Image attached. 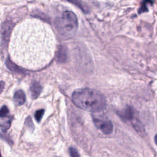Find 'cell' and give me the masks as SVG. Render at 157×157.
<instances>
[{"label":"cell","mask_w":157,"mask_h":157,"mask_svg":"<svg viewBox=\"0 0 157 157\" xmlns=\"http://www.w3.org/2000/svg\"><path fill=\"white\" fill-rule=\"evenodd\" d=\"M56 43L50 27L37 19L21 22L14 29L9 53L13 61L30 69L42 68L54 56Z\"/></svg>","instance_id":"6da1fadb"},{"label":"cell","mask_w":157,"mask_h":157,"mask_svg":"<svg viewBox=\"0 0 157 157\" xmlns=\"http://www.w3.org/2000/svg\"><path fill=\"white\" fill-rule=\"evenodd\" d=\"M74 104L78 107L91 112L102 111L106 107V99L101 93L90 88L75 90L72 96Z\"/></svg>","instance_id":"7a4b0ae2"},{"label":"cell","mask_w":157,"mask_h":157,"mask_svg":"<svg viewBox=\"0 0 157 157\" xmlns=\"http://www.w3.org/2000/svg\"><path fill=\"white\" fill-rule=\"evenodd\" d=\"M55 29L63 37L74 36L78 28V21L75 15L71 11L64 12L61 17H56L54 21Z\"/></svg>","instance_id":"3957f363"},{"label":"cell","mask_w":157,"mask_h":157,"mask_svg":"<svg viewBox=\"0 0 157 157\" xmlns=\"http://www.w3.org/2000/svg\"><path fill=\"white\" fill-rule=\"evenodd\" d=\"M120 117L126 121H129L131 122L134 128L141 134H144L145 131L143 126L140 121L136 118L135 112L133 109L129 106H127L125 109L122 110L118 113Z\"/></svg>","instance_id":"277c9868"},{"label":"cell","mask_w":157,"mask_h":157,"mask_svg":"<svg viewBox=\"0 0 157 157\" xmlns=\"http://www.w3.org/2000/svg\"><path fill=\"white\" fill-rule=\"evenodd\" d=\"M94 125L105 134H109L113 131V124L110 120L106 117L101 116L93 117Z\"/></svg>","instance_id":"5b68a950"},{"label":"cell","mask_w":157,"mask_h":157,"mask_svg":"<svg viewBox=\"0 0 157 157\" xmlns=\"http://www.w3.org/2000/svg\"><path fill=\"white\" fill-rule=\"evenodd\" d=\"M26 101V97L24 92L22 90L16 91L13 96V101L17 105H23Z\"/></svg>","instance_id":"8992f818"},{"label":"cell","mask_w":157,"mask_h":157,"mask_svg":"<svg viewBox=\"0 0 157 157\" xmlns=\"http://www.w3.org/2000/svg\"><path fill=\"white\" fill-rule=\"evenodd\" d=\"M42 91V86L40 85L36 82L32 83L30 87V93L33 99H36L40 94Z\"/></svg>","instance_id":"52a82bcc"},{"label":"cell","mask_w":157,"mask_h":157,"mask_svg":"<svg viewBox=\"0 0 157 157\" xmlns=\"http://www.w3.org/2000/svg\"><path fill=\"white\" fill-rule=\"evenodd\" d=\"M56 58L58 62L63 63L65 62L67 59V51L65 47L61 46L58 49L56 54Z\"/></svg>","instance_id":"ba28073f"},{"label":"cell","mask_w":157,"mask_h":157,"mask_svg":"<svg viewBox=\"0 0 157 157\" xmlns=\"http://www.w3.org/2000/svg\"><path fill=\"white\" fill-rule=\"evenodd\" d=\"M11 121H12V118H10V117H7V119H4V120L2 119H1V129L2 131L5 132L7 129H9V128L10 126Z\"/></svg>","instance_id":"9c48e42d"},{"label":"cell","mask_w":157,"mask_h":157,"mask_svg":"<svg viewBox=\"0 0 157 157\" xmlns=\"http://www.w3.org/2000/svg\"><path fill=\"white\" fill-rule=\"evenodd\" d=\"M153 1L152 0H144L142 2L141 6L139 10V13H140L148 11L147 5L153 4Z\"/></svg>","instance_id":"30bf717a"},{"label":"cell","mask_w":157,"mask_h":157,"mask_svg":"<svg viewBox=\"0 0 157 157\" xmlns=\"http://www.w3.org/2000/svg\"><path fill=\"white\" fill-rule=\"evenodd\" d=\"M67 1H69L72 2V3H74L75 5L78 6L80 8H81L82 9L83 11L86 12H88L87 7L80 0H67Z\"/></svg>","instance_id":"8fae6325"},{"label":"cell","mask_w":157,"mask_h":157,"mask_svg":"<svg viewBox=\"0 0 157 157\" xmlns=\"http://www.w3.org/2000/svg\"><path fill=\"white\" fill-rule=\"evenodd\" d=\"M44 113V109H39L34 113V118L37 122H40Z\"/></svg>","instance_id":"7c38bea8"},{"label":"cell","mask_w":157,"mask_h":157,"mask_svg":"<svg viewBox=\"0 0 157 157\" xmlns=\"http://www.w3.org/2000/svg\"><path fill=\"white\" fill-rule=\"evenodd\" d=\"M9 109L7 108V106L6 105H3L1 108V110H0V117L1 118H4L6 117L7 115L9 114Z\"/></svg>","instance_id":"4fadbf2b"},{"label":"cell","mask_w":157,"mask_h":157,"mask_svg":"<svg viewBox=\"0 0 157 157\" xmlns=\"http://www.w3.org/2000/svg\"><path fill=\"white\" fill-rule=\"evenodd\" d=\"M69 153L71 157H80V155L77 150L74 147H70L69 148Z\"/></svg>","instance_id":"5bb4252c"},{"label":"cell","mask_w":157,"mask_h":157,"mask_svg":"<svg viewBox=\"0 0 157 157\" xmlns=\"http://www.w3.org/2000/svg\"><path fill=\"white\" fill-rule=\"evenodd\" d=\"M25 123V124L26 125V126H27L28 128H29L31 130V131H33V129H34V124H33V121H32V120H31V118L30 117H28L26 119Z\"/></svg>","instance_id":"9a60e30c"},{"label":"cell","mask_w":157,"mask_h":157,"mask_svg":"<svg viewBox=\"0 0 157 157\" xmlns=\"http://www.w3.org/2000/svg\"><path fill=\"white\" fill-rule=\"evenodd\" d=\"M155 142L157 145V134L155 136Z\"/></svg>","instance_id":"2e32d148"}]
</instances>
